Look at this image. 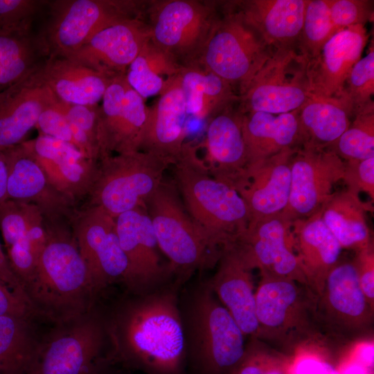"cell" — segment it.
Segmentation results:
<instances>
[{
  "label": "cell",
  "instance_id": "obj_40",
  "mask_svg": "<svg viewBox=\"0 0 374 374\" xmlns=\"http://www.w3.org/2000/svg\"><path fill=\"white\" fill-rule=\"evenodd\" d=\"M326 148L344 161L374 157V109L356 114L346 130Z\"/></svg>",
  "mask_w": 374,
  "mask_h": 374
},
{
  "label": "cell",
  "instance_id": "obj_13",
  "mask_svg": "<svg viewBox=\"0 0 374 374\" xmlns=\"http://www.w3.org/2000/svg\"><path fill=\"white\" fill-rule=\"evenodd\" d=\"M292 224L282 213L250 222L231 247L248 269H259L261 276L309 287L294 249Z\"/></svg>",
  "mask_w": 374,
  "mask_h": 374
},
{
  "label": "cell",
  "instance_id": "obj_32",
  "mask_svg": "<svg viewBox=\"0 0 374 374\" xmlns=\"http://www.w3.org/2000/svg\"><path fill=\"white\" fill-rule=\"evenodd\" d=\"M35 205L7 199L0 204V231L9 265L24 287L32 280L37 265L30 242Z\"/></svg>",
  "mask_w": 374,
  "mask_h": 374
},
{
  "label": "cell",
  "instance_id": "obj_24",
  "mask_svg": "<svg viewBox=\"0 0 374 374\" xmlns=\"http://www.w3.org/2000/svg\"><path fill=\"white\" fill-rule=\"evenodd\" d=\"M150 108L140 150L154 154L171 166L177 160L185 142L188 114L179 74L168 79Z\"/></svg>",
  "mask_w": 374,
  "mask_h": 374
},
{
  "label": "cell",
  "instance_id": "obj_3",
  "mask_svg": "<svg viewBox=\"0 0 374 374\" xmlns=\"http://www.w3.org/2000/svg\"><path fill=\"white\" fill-rule=\"evenodd\" d=\"M197 150L191 143L185 144L172 165L173 181L193 220L222 251L246 230L249 213L235 188L211 175Z\"/></svg>",
  "mask_w": 374,
  "mask_h": 374
},
{
  "label": "cell",
  "instance_id": "obj_37",
  "mask_svg": "<svg viewBox=\"0 0 374 374\" xmlns=\"http://www.w3.org/2000/svg\"><path fill=\"white\" fill-rule=\"evenodd\" d=\"M182 66L150 39L143 45L125 73L129 85L144 100L159 95L168 79Z\"/></svg>",
  "mask_w": 374,
  "mask_h": 374
},
{
  "label": "cell",
  "instance_id": "obj_10",
  "mask_svg": "<svg viewBox=\"0 0 374 374\" xmlns=\"http://www.w3.org/2000/svg\"><path fill=\"white\" fill-rule=\"evenodd\" d=\"M147 4L136 0L48 1V20L39 35L48 57H67L109 25L145 19Z\"/></svg>",
  "mask_w": 374,
  "mask_h": 374
},
{
  "label": "cell",
  "instance_id": "obj_28",
  "mask_svg": "<svg viewBox=\"0 0 374 374\" xmlns=\"http://www.w3.org/2000/svg\"><path fill=\"white\" fill-rule=\"evenodd\" d=\"M274 50L296 48L308 0L231 1Z\"/></svg>",
  "mask_w": 374,
  "mask_h": 374
},
{
  "label": "cell",
  "instance_id": "obj_6",
  "mask_svg": "<svg viewBox=\"0 0 374 374\" xmlns=\"http://www.w3.org/2000/svg\"><path fill=\"white\" fill-rule=\"evenodd\" d=\"M274 51L231 1H223L220 17L195 63L226 81L240 96Z\"/></svg>",
  "mask_w": 374,
  "mask_h": 374
},
{
  "label": "cell",
  "instance_id": "obj_18",
  "mask_svg": "<svg viewBox=\"0 0 374 374\" xmlns=\"http://www.w3.org/2000/svg\"><path fill=\"white\" fill-rule=\"evenodd\" d=\"M243 114L238 100L208 119L204 139L208 172L239 193L247 184L249 165L242 130Z\"/></svg>",
  "mask_w": 374,
  "mask_h": 374
},
{
  "label": "cell",
  "instance_id": "obj_39",
  "mask_svg": "<svg viewBox=\"0 0 374 374\" xmlns=\"http://www.w3.org/2000/svg\"><path fill=\"white\" fill-rule=\"evenodd\" d=\"M337 32L328 0H308L297 49L308 62Z\"/></svg>",
  "mask_w": 374,
  "mask_h": 374
},
{
  "label": "cell",
  "instance_id": "obj_51",
  "mask_svg": "<svg viewBox=\"0 0 374 374\" xmlns=\"http://www.w3.org/2000/svg\"><path fill=\"white\" fill-rule=\"evenodd\" d=\"M8 163L3 150H0V204L7 200Z\"/></svg>",
  "mask_w": 374,
  "mask_h": 374
},
{
  "label": "cell",
  "instance_id": "obj_36",
  "mask_svg": "<svg viewBox=\"0 0 374 374\" xmlns=\"http://www.w3.org/2000/svg\"><path fill=\"white\" fill-rule=\"evenodd\" d=\"M47 57L39 33L0 30V94L30 75Z\"/></svg>",
  "mask_w": 374,
  "mask_h": 374
},
{
  "label": "cell",
  "instance_id": "obj_27",
  "mask_svg": "<svg viewBox=\"0 0 374 374\" xmlns=\"http://www.w3.org/2000/svg\"><path fill=\"white\" fill-rule=\"evenodd\" d=\"M208 284L243 334L256 338L258 321L251 270L231 247L224 248Z\"/></svg>",
  "mask_w": 374,
  "mask_h": 374
},
{
  "label": "cell",
  "instance_id": "obj_12",
  "mask_svg": "<svg viewBox=\"0 0 374 374\" xmlns=\"http://www.w3.org/2000/svg\"><path fill=\"white\" fill-rule=\"evenodd\" d=\"M307 64L296 48L275 50L239 96L240 111L280 114L299 109L312 95Z\"/></svg>",
  "mask_w": 374,
  "mask_h": 374
},
{
  "label": "cell",
  "instance_id": "obj_44",
  "mask_svg": "<svg viewBox=\"0 0 374 374\" xmlns=\"http://www.w3.org/2000/svg\"><path fill=\"white\" fill-rule=\"evenodd\" d=\"M48 3L44 0H0V30H31L37 15Z\"/></svg>",
  "mask_w": 374,
  "mask_h": 374
},
{
  "label": "cell",
  "instance_id": "obj_20",
  "mask_svg": "<svg viewBox=\"0 0 374 374\" xmlns=\"http://www.w3.org/2000/svg\"><path fill=\"white\" fill-rule=\"evenodd\" d=\"M53 186L79 208L86 201L93 185L98 163L84 157L74 145L39 134L25 141Z\"/></svg>",
  "mask_w": 374,
  "mask_h": 374
},
{
  "label": "cell",
  "instance_id": "obj_31",
  "mask_svg": "<svg viewBox=\"0 0 374 374\" xmlns=\"http://www.w3.org/2000/svg\"><path fill=\"white\" fill-rule=\"evenodd\" d=\"M298 109L280 114H243L242 130L249 170L257 163L303 143Z\"/></svg>",
  "mask_w": 374,
  "mask_h": 374
},
{
  "label": "cell",
  "instance_id": "obj_23",
  "mask_svg": "<svg viewBox=\"0 0 374 374\" xmlns=\"http://www.w3.org/2000/svg\"><path fill=\"white\" fill-rule=\"evenodd\" d=\"M368 37L362 25L340 30L330 37L307 64L312 94L341 98L345 81L361 59Z\"/></svg>",
  "mask_w": 374,
  "mask_h": 374
},
{
  "label": "cell",
  "instance_id": "obj_15",
  "mask_svg": "<svg viewBox=\"0 0 374 374\" xmlns=\"http://www.w3.org/2000/svg\"><path fill=\"white\" fill-rule=\"evenodd\" d=\"M344 168L345 161L330 150L302 143L292 158L289 200L281 213L292 222L314 214L342 180Z\"/></svg>",
  "mask_w": 374,
  "mask_h": 374
},
{
  "label": "cell",
  "instance_id": "obj_30",
  "mask_svg": "<svg viewBox=\"0 0 374 374\" xmlns=\"http://www.w3.org/2000/svg\"><path fill=\"white\" fill-rule=\"evenodd\" d=\"M36 72L57 100L80 105H98L114 77L62 56H48Z\"/></svg>",
  "mask_w": 374,
  "mask_h": 374
},
{
  "label": "cell",
  "instance_id": "obj_50",
  "mask_svg": "<svg viewBox=\"0 0 374 374\" xmlns=\"http://www.w3.org/2000/svg\"><path fill=\"white\" fill-rule=\"evenodd\" d=\"M0 278L18 296L30 307L29 301L21 284L13 273L0 241Z\"/></svg>",
  "mask_w": 374,
  "mask_h": 374
},
{
  "label": "cell",
  "instance_id": "obj_33",
  "mask_svg": "<svg viewBox=\"0 0 374 374\" xmlns=\"http://www.w3.org/2000/svg\"><path fill=\"white\" fill-rule=\"evenodd\" d=\"M373 210L359 195L346 189L333 193L319 211L341 248L357 252L373 245L366 221V213Z\"/></svg>",
  "mask_w": 374,
  "mask_h": 374
},
{
  "label": "cell",
  "instance_id": "obj_52",
  "mask_svg": "<svg viewBox=\"0 0 374 374\" xmlns=\"http://www.w3.org/2000/svg\"><path fill=\"white\" fill-rule=\"evenodd\" d=\"M346 374H364V373L359 367H355L348 370Z\"/></svg>",
  "mask_w": 374,
  "mask_h": 374
},
{
  "label": "cell",
  "instance_id": "obj_19",
  "mask_svg": "<svg viewBox=\"0 0 374 374\" xmlns=\"http://www.w3.org/2000/svg\"><path fill=\"white\" fill-rule=\"evenodd\" d=\"M3 151L8 170L7 199L33 204L48 220L73 219L78 208L53 186L23 143Z\"/></svg>",
  "mask_w": 374,
  "mask_h": 374
},
{
  "label": "cell",
  "instance_id": "obj_42",
  "mask_svg": "<svg viewBox=\"0 0 374 374\" xmlns=\"http://www.w3.org/2000/svg\"><path fill=\"white\" fill-rule=\"evenodd\" d=\"M374 48L353 66L344 85L341 98L345 100L353 117L361 112L374 109Z\"/></svg>",
  "mask_w": 374,
  "mask_h": 374
},
{
  "label": "cell",
  "instance_id": "obj_14",
  "mask_svg": "<svg viewBox=\"0 0 374 374\" xmlns=\"http://www.w3.org/2000/svg\"><path fill=\"white\" fill-rule=\"evenodd\" d=\"M72 228L95 294L114 282L125 283L128 265L116 218L99 207L82 205L73 215Z\"/></svg>",
  "mask_w": 374,
  "mask_h": 374
},
{
  "label": "cell",
  "instance_id": "obj_45",
  "mask_svg": "<svg viewBox=\"0 0 374 374\" xmlns=\"http://www.w3.org/2000/svg\"><path fill=\"white\" fill-rule=\"evenodd\" d=\"M332 22L337 31L365 26L373 19V1L328 0Z\"/></svg>",
  "mask_w": 374,
  "mask_h": 374
},
{
  "label": "cell",
  "instance_id": "obj_4",
  "mask_svg": "<svg viewBox=\"0 0 374 374\" xmlns=\"http://www.w3.org/2000/svg\"><path fill=\"white\" fill-rule=\"evenodd\" d=\"M179 305L186 354L201 374H232L245 351L244 337L208 283Z\"/></svg>",
  "mask_w": 374,
  "mask_h": 374
},
{
  "label": "cell",
  "instance_id": "obj_29",
  "mask_svg": "<svg viewBox=\"0 0 374 374\" xmlns=\"http://www.w3.org/2000/svg\"><path fill=\"white\" fill-rule=\"evenodd\" d=\"M294 249L310 290L317 296L330 271L340 260L342 248L323 222L319 210L292 222Z\"/></svg>",
  "mask_w": 374,
  "mask_h": 374
},
{
  "label": "cell",
  "instance_id": "obj_34",
  "mask_svg": "<svg viewBox=\"0 0 374 374\" xmlns=\"http://www.w3.org/2000/svg\"><path fill=\"white\" fill-rule=\"evenodd\" d=\"M188 118L209 119L239 96L229 83L196 63L179 73Z\"/></svg>",
  "mask_w": 374,
  "mask_h": 374
},
{
  "label": "cell",
  "instance_id": "obj_17",
  "mask_svg": "<svg viewBox=\"0 0 374 374\" xmlns=\"http://www.w3.org/2000/svg\"><path fill=\"white\" fill-rule=\"evenodd\" d=\"M319 326L344 337H357L371 326L373 308L360 287L354 260H339L316 296Z\"/></svg>",
  "mask_w": 374,
  "mask_h": 374
},
{
  "label": "cell",
  "instance_id": "obj_25",
  "mask_svg": "<svg viewBox=\"0 0 374 374\" xmlns=\"http://www.w3.org/2000/svg\"><path fill=\"white\" fill-rule=\"evenodd\" d=\"M297 147L285 149L250 168L248 182L238 193L247 207L249 223L285 208L290 192L291 161Z\"/></svg>",
  "mask_w": 374,
  "mask_h": 374
},
{
  "label": "cell",
  "instance_id": "obj_5",
  "mask_svg": "<svg viewBox=\"0 0 374 374\" xmlns=\"http://www.w3.org/2000/svg\"><path fill=\"white\" fill-rule=\"evenodd\" d=\"M255 296L256 339L288 351L318 335L317 297L308 286L290 279L261 276Z\"/></svg>",
  "mask_w": 374,
  "mask_h": 374
},
{
  "label": "cell",
  "instance_id": "obj_46",
  "mask_svg": "<svg viewBox=\"0 0 374 374\" xmlns=\"http://www.w3.org/2000/svg\"><path fill=\"white\" fill-rule=\"evenodd\" d=\"M342 180L347 186L348 190L357 195L362 192L365 193L373 201L374 157L345 161Z\"/></svg>",
  "mask_w": 374,
  "mask_h": 374
},
{
  "label": "cell",
  "instance_id": "obj_21",
  "mask_svg": "<svg viewBox=\"0 0 374 374\" xmlns=\"http://www.w3.org/2000/svg\"><path fill=\"white\" fill-rule=\"evenodd\" d=\"M121 247L127 260L125 284L144 293L170 271L161 262L159 248L145 206H139L116 217Z\"/></svg>",
  "mask_w": 374,
  "mask_h": 374
},
{
  "label": "cell",
  "instance_id": "obj_35",
  "mask_svg": "<svg viewBox=\"0 0 374 374\" xmlns=\"http://www.w3.org/2000/svg\"><path fill=\"white\" fill-rule=\"evenodd\" d=\"M303 142L328 148L349 127L353 115L341 98L312 95L298 109Z\"/></svg>",
  "mask_w": 374,
  "mask_h": 374
},
{
  "label": "cell",
  "instance_id": "obj_11",
  "mask_svg": "<svg viewBox=\"0 0 374 374\" xmlns=\"http://www.w3.org/2000/svg\"><path fill=\"white\" fill-rule=\"evenodd\" d=\"M223 1H148L150 39L181 66L195 63L220 17Z\"/></svg>",
  "mask_w": 374,
  "mask_h": 374
},
{
  "label": "cell",
  "instance_id": "obj_43",
  "mask_svg": "<svg viewBox=\"0 0 374 374\" xmlns=\"http://www.w3.org/2000/svg\"><path fill=\"white\" fill-rule=\"evenodd\" d=\"M232 374H291V370L287 359L265 349L258 339L251 338Z\"/></svg>",
  "mask_w": 374,
  "mask_h": 374
},
{
  "label": "cell",
  "instance_id": "obj_26",
  "mask_svg": "<svg viewBox=\"0 0 374 374\" xmlns=\"http://www.w3.org/2000/svg\"><path fill=\"white\" fill-rule=\"evenodd\" d=\"M37 69L0 94V150L26 141L41 112L57 100L39 80Z\"/></svg>",
  "mask_w": 374,
  "mask_h": 374
},
{
  "label": "cell",
  "instance_id": "obj_1",
  "mask_svg": "<svg viewBox=\"0 0 374 374\" xmlns=\"http://www.w3.org/2000/svg\"><path fill=\"white\" fill-rule=\"evenodd\" d=\"M105 323L113 357L148 374H181L186 346L175 287L126 301Z\"/></svg>",
  "mask_w": 374,
  "mask_h": 374
},
{
  "label": "cell",
  "instance_id": "obj_41",
  "mask_svg": "<svg viewBox=\"0 0 374 374\" xmlns=\"http://www.w3.org/2000/svg\"><path fill=\"white\" fill-rule=\"evenodd\" d=\"M66 116L75 148L87 159L98 163L100 150L98 136V105H71L57 100Z\"/></svg>",
  "mask_w": 374,
  "mask_h": 374
},
{
  "label": "cell",
  "instance_id": "obj_47",
  "mask_svg": "<svg viewBox=\"0 0 374 374\" xmlns=\"http://www.w3.org/2000/svg\"><path fill=\"white\" fill-rule=\"evenodd\" d=\"M35 127L41 135L53 137L75 146L69 122L59 107L57 100L43 109Z\"/></svg>",
  "mask_w": 374,
  "mask_h": 374
},
{
  "label": "cell",
  "instance_id": "obj_49",
  "mask_svg": "<svg viewBox=\"0 0 374 374\" xmlns=\"http://www.w3.org/2000/svg\"><path fill=\"white\" fill-rule=\"evenodd\" d=\"M33 312L30 305L0 278V316L14 314L30 317Z\"/></svg>",
  "mask_w": 374,
  "mask_h": 374
},
{
  "label": "cell",
  "instance_id": "obj_48",
  "mask_svg": "<svg viewBox=\"0 0 374 374\" xmlns=\"http://www.w3.org/2000/svg\"><path fill=\"white\" fill-rule=\"evenodd\" d=\"M360 287L370 305L374 306V251L373 244L355 252L353 259Z\"/></svg>",
  "mask_w": 374,
  "mask_h": 374
},
{
  "label": "cell",
  "instance_id": "obj_8",
  "mask_svg": "<svg viewBox=\"0 0 374 374\" xmlns=\"http://www.w3.org/2000/svg\"><path fill=\"white\" fill-rule=\"evenodd\" d=\"M170 166L166 160L141 150L106 157L98 163L93 185L82 205L99 207L114 218L145 206Z\"/></svg>",
  "mask_w": 374,
  "mask_h": 374
},
{
  "label": "cell",
  "instance_id": "obj_38",
  "mask_svg": "<svg viewBox=\"0 0 374 374\" xmlns=\"http://www.w3.org/2000/svg\"><path fill=\"white\" fill-rule=\"evenodd\" d=\"M29 316H0V374H26L36 339Z\"/></svg>",
  "mask_w": 374,
  "mask_h": 374
},
{
  "label": "cell",
  "instance_id": "obj_7",
  "mask_svg": "<svg viewBox=\"0 0 374 374\" xmlns=\"http://www.w3.org/2000/svg\"><path fill=\"white\" fill-rule=\"evenodd\" d=\"M159 249L170 271L187 274L217 265L216 249L187 212L173 181L163 179L145 203Z\"/></svg>",
  "mask_w": 374,
  "mask_h": 374
},
{
  "label": "cell",
  "instance_id": "obj_16",
  "mask_svg": "<svg viewBox=\"0 0 374 374\" xmlns=\"http://www.w3.org/2000/svg\"><path fill=\"white\" fill-rule=\"evenodd\" d=\"M150 108L128 84L125 74L114 76L98 110L100 161L113 153L140 150Z\"/></svg>",
  "mask_w": 374,
  "mask_h": 374
},
{
  "label": "cell",
  "instance_id": "obj_22",
  "mask_svg": "<svg viewBox=\"0 0 374 374\" xmlns=\"http://www.w3.org/2000/svg\"><path fill=\"white\" fill-rule=\"evenodd\" d=\"M149 39L145 19H125L99 30L66 57L112 77L125 74Z\"/></svg>",
  "mask_w": 374,
  "mask_h": 374
},
{
  "label": "cell",
  "instance_id": "obj_9",
  "mask_svg": "<svg viewBox=\"0 0 374 374\" xmlns=\"http://www.w3.org/2000/svg\"><path fill=\"white\" fill-rule=\"evenodd\" d=\"M107 337L105 321L91 309L57 322L38 341L26 374H98Z\"/></svg>",
  "mask_w": 374,
  "mask_h": 374
},
{
  "label": "cell",
  "instance_id": "obj_2",
  "mask_svg": "<svg viewBox=\"0 0 374 374\" xmlns=\"http://www.w3.org/2000/svg\"><path fill=\"white\" fill-rule=\"evenodd\" d=\"M45 222L46 242L26 294L33 312L57 323L91 310L95 292L72 220L45 219Z\"/></svg>",
  "mask_w": 374,
  "mask_h": 374
}]
</instances>
